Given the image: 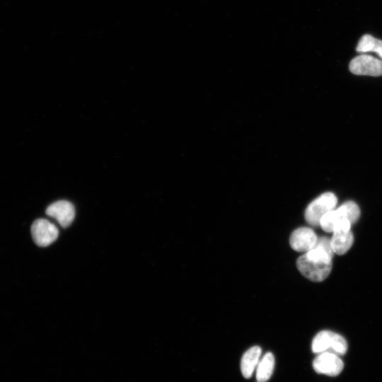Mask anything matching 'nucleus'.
I'll return each mask as SVG.
<instances>
[{"mask_svg": "<svg viewBox=\"0 0 382 382\" xmlns=\"http://www.w3.org/2000/svg\"><path fill=\"white\" fill-rule=\"evenodd\" d=\"M274 357L271 352L266 353L260 360L256 369V379L257 382L267 381L274 371Z\"/></svg>", "mask_w": 382, "mask_h": 382, "instance_id": "12", "label": "nucleus"}, {"mask_svg": "<svg viewBox=\"0 0 382 382\" xmlns=\"http://www.w3.org/2000/svg\"><path fill=\"white\" fill-rule=\"evenodd\" d=\"M313 367L318 374L336 376L342 371L344 363L339 355L330 352H324L318 354L314 359Z\"/></svg>", "mask_w": 382, "mask_h": 382, "instance_id": "6", "label": "nucleus"}, {"mask_svg": "<svg viewBox=\"0 0 382 382\" xmlns=\"http://www.w3.org/2000/svg\"><path fill=\"white\" fill-rule=\"evenodd\" d=\"M330 239L331 246L335 253L343 255L347 253L354 242L353 234L349 231H336Z\"/></svg>", "mask_w": 382, "mask_h": 382, "instance_id": "11", "label": "nucleus"}, {"mask_svg": "<svg viewBox=\"0 0 382 382\" xmlns=\"http://www.w3.org/2000/svg\"><path fill=\"white\" fill-rule=\"evenodd\" d=\"M262 349L259 346H253L243 355L241 361V369L244 378H250L260 361Z\"/></svg>", "mask_w": 382, "mask_h": 382, "instance_id": "10", "label": "nucleus"}, {"mask_svg": "<svg viewBox=\"0 0 382 382\" xmlns=\"http://www.w3.org/2000/svg\"><path fill=\"white\" fill-rule=\"evenodd\" d=\"M318 238L316 233L311 228L300 227L291 234L289 243L294 250L306 253L315 246Z\"/></svg>", "mask_w": 382, "mask_h": 382, "instance_id": "8", "label": "nucleus"}, {"mask_svg": "<svg viewBox=\"0 0 382 382\" xmlns=\"http://www.w3.org/2000/svg\"><path fill=\"white\" fill-rule=\"evenodd\" d=\"M349 68L356 75L379 76L382 75V60L368 54H361L350 62Z\"/></svg>", "mask_w": 382, "mask_h": 382, "instance_id": "7", "label": "nucleus"}, {"mask_svg": "<svg viewBox=\"0 0 382 382\" xmlns=\"http://www.w3.org/2000/svg\"><path fill=\"white\" fill-rule=\"evenodd\" d=\"M333 253L330 239L319 238L311 250L298 258L297 268L308 279L321 282L328 277L331 271Z\"/></svg>", "mask_w": 382, "mask_h": 382, "instance_id": "1", "label": "nucleus"}, {"mask_svg": "<svg viewBox=\"0 0 382 382\" xmlns=\"http://www.w3.org/2000/svg\"><path fill=\"white\" fill-rule=\"evenodd\" d=\"M311 349L313 352L316 354L330 352L337 355H343L347 350V342L342 335L337 333L330 330H323L314 337Z\"/></svg>", "mask_w": 382, "mask_h": 382, "instance_id": "3", "label": "nucleus"}, {"mask_svg": "<svg viewBox=\"0 0 382 382\" xmlns=\"http://www.w3.org/2000/svg\"><path fill=\"white\" fill-rule=\"evenodd\" d=\"M356 50L361 53L374 52L382 59V40L370 35H364L361 37Z\"/></svg>", "mask_w": 382, "mask_h": 382, "instance_id": "13", "label": "nucleus"}, {"mask_svg": "<svg viewBox=\"0 0 382 382\" xmlns=\"http://www.w3.org/2000/svg\"><path fill=\"white\" fill-rule=\"evenodd\" d=\"M31 234L37 245L46 247L57 240L59 230L54 224L48 220L38 219L32 224Z\"/></svg>", "mask_w": 382, "mask_h": 382, "instance_id": "5", "label": "nucleus"}, {"mask_svg": "<svg viewBox=\"0 0 382 382\" xmlns=\"http://www.w3.org/2000/svg\"><path fill=\"white\" fill-rule=\"evenodd\" d=\"M360 210L358 205L353 201H347L323 216L320 226L325 231L332 233L340 222L349 221L352 224L358 220Z\"/></svg>", "mask_w": 382, "mask_h": 382, "instance_id": "2", "label": "nucleus"}, {"mask_svg": "<svg viewBox=\"0 0 382 382\" xmlns=\"http://www.w3.org/2000/svg\"><path fill=\"white\" fill-rule=\"evenodd\" d=\"M45 212L47 216L56 219L64 228L69 226L75 216L74 205L66 200H59L51 204Z\"/></svg>", "mask_w": 382, "mask_h": 382, "instance_id": "9", "label": "nucleus"}, {"mask_svg": "<svg viewBox=\"0 0 382 382\" xmlns=\"http://www.w3.org/2000/svg\"><path fill=\"white\" fill-rule=\"evenodd\" d=\"M337 199L332 192H325L313 200L305 210V219L312 226H318L323 216L335 209Z\"/></svg>", "mask_w": 382, "mask_h": 382, "instance_id": "4", "label": "nucleus"}]
</instances>
